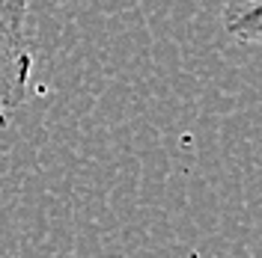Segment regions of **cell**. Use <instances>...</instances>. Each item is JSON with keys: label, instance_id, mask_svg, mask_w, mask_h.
<instances>
[{"label": "cell", "instance_id": "1", "mask_svg": "<svg viewBox=\"0 0 262 258\" xmlns=\"http://www.w3.org/2000/svg\"><path fill=\"white\" fill-rule=\"evenodd\" d=\"M33 50L27 0H0V113L15 110L30 89Z\"/></svg>", "mask_w": 262, "mask_h": 258}, {"label": "cell", "instance_id": "2", "mask_svg": "<svg viewBox=\"0 0 262 258\" xmlns=\"http://www.w3.org/2000/svg\"><path fill=\"white\" fill-rule=\"evenodd\" d=\"M224 30L247 45H262V0H224Z\"/></svg>", "mask_w": 262, "mask_h": 258}]
</instances>
